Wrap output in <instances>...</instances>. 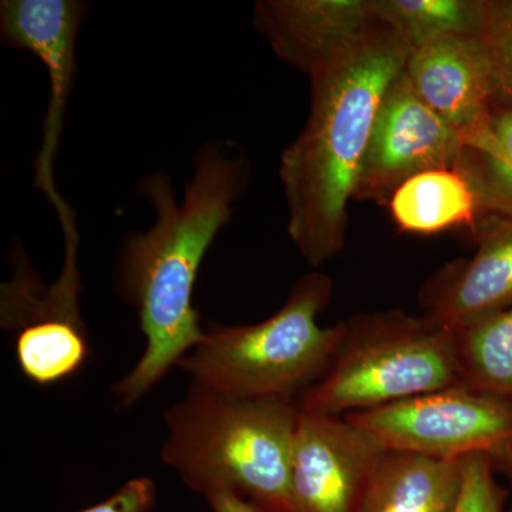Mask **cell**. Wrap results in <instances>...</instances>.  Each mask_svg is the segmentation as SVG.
Here are the masks:
<instances>
[{"mask_svg":"<svg viewBox=\"0 0 512 512\" xmlns=\"http://www.w3.org/2000/svg\"><path fill=\"white\" fill-rule=\"evenodd\" d=\"M232 150L227 143L201 148L181 202L175 201L165 174L148 175L141 184L144 197L156 208V224L144 234L128 235L114 286L136 309L146 349L136 366L114 384L120 409L140 402L204 338L200 315L192 305L195 281L202 259L231 221L234 202L249 180L248 158Z\"/></svg>","mask_w":512,"mask_h":512,"instance_id":"1","label":"cell"},{"mask_svg":"<svg viewBox=\"0 0 512 512\" xmlns=\"http://www.w3.org/2000/svg\"><path fill=\"white\" fill-rule=\"evenodd\" d=\"M413 47L382 18L309 76L311 111L281 157L288 234L309 265L346 244L348 204L386 90Z\"/></svg>","mask_w":512,"mask_h":512,"instance_id":"2","label":"cell"},{"mask_svg":"<svg viewBox=\"0 0 512 512\" xmlns=\"http://www.w3.org/2000/svg\"><path fill=\"white\" fill-rule=\"evenodd\" d=\"M299 417L295 399H245L191 383L164 414L161 458L205 498L231 495L256 512H291Z\"/></svg>","mask_w":512,"mask_h":512,"instance_id":"3","label":"cell"},{"mask_svg":"<svg viewBox=\"0 0 512 512\" xmlns=\"http://www.w3.org/2000/svg\"><path fill=\"white\" fill-rule=\"evenodd\" d=\"M332 296L329 276L311 272L278 312L254 325H212L181 360L191 383L245 399H295L329 369L346 323L320 325Z\"/></svg>","mask_w":512,"mask_h":512,"instance_id":"4","label":"cell"},{"mask_svg":"<svg viewBox=\"0 0 512 512\" xmlns=\"http://www.w3.org/2000/svg\"><path fill=\"white\" fill-rule=\"evenodd\" d=\"M345 323L329 369L299 400L302 410L346 416L460 387L453 330L399 311Z\"/></svg>","mask_w":512,"mask_h":512,"instance_id":"5","label":"cell"},{"mask_svg":"<svg viewBox=\"0 0 512 512\" xmlns=\"http://www.w3.org/2000/svg\"><path fill=\"white\" fill-rule=\"evenodd\" d=\"M346 419L386 450L457 461L471 454L512 460V402L453 387Z\"/></svg>","mask_w":512,"mask_h":512,"instance_id":"6","label":"cell"},{"mask_svg":"<svg viewBox=\"0 0 512 512\" xmlns=\"http://www.w3.org/2000/svg\"><path fill=\"white\" fill-rule=\"evenodd\" d=\"M464 150L461 134L424 103L403 70L377 110L352 200L389 204L414 175L458 168Z\"/></svg>","mask_w":512,"mask_h":512,"instance_id":"7","label":"cell"},{"mask_svg":"<svg viewBox=\"0 0 512 512\" xmlns=\"http://www.w3.org/2000/svg\"><path fill=\"white\" fill-rule=\"evenodd\" d=\"M384 450L346 417L301 409L291 463V512H357Z\"/></svg>","mask_w":512,"mask_h":512,"instance_id":"8","label":"cell"},{"mask_svg":"<svg viewBox=\"0 0 512 512\" xmlns=\"http://www.w3.org/2000/svg\"><path fill=\"white\" fill-rule=\"evenodd\" d=\"M404 72L424 103L461 134L466 148L490 134L493 82L480 36L441 37L417 47Z\"/></svg>","mask_w":512,"mask_h":512,"instance_id":"9","label":"cell"},{"mask_svg":"<svg viewBox=\"0 0 512 512\" xmlns=\"http://www.w3.org/2000/svg\"><path fill=\"white\" fill-rule=\"evenodd\" d=\"M470 259L444 266L421 289L424 316L461 330L512 308V218L487 215Z\"/></svg>","mask_w":512,"mask_h":512,"instance_id":"10","label":"cell"},{"mask_svg":"<svg viewBox=\"0 0 512 512\" xmlns=\"http://www.w3.org/2000/svg\"><path fill=\"white\" fill-rule=\"evenodd\" d=\"M377 19L376 0H261L254 28L276 56L309 77Z\"/></svg>","mask_w":512,"mask_h":512,"instance_id":"11","label":"cell"},{"mask_svg":"<svg viewBox=\"0 0 512 512\" xmlns=\"http://www.w3.org/2000/svg\"><path fill=\"white\" fill-rule=\"evenodd\" d=\"M86 3L76 0H3L0 35L3 45L29 50L50 77V104L39 157L53 161L62 134L64 110L76 76V39Z\"/></svg>","mask_w":512,"mask_h":512,"instance_id":"12","label":"cell"},{"mask_svg":"<svg viewBox=\"0 0 512 512\" xmlns=\"http://www.w3.org/2000/svg\"><path fill=\"white\" fill-rule=\"evenodd\" d=\"M460 487V460L384 450L357 512H453Z\"/></svg>","mask_w":512,"mask_h":512,"instance_id":"13","label":"cell"},{"mask_svg":"<svg viewBox=\"0 0 512 512\" xmlns=\"http://www.w3.org/2000/svg\"><path fill=\"white\" fill-rule=\"evenodd\" d=\"M394 224L417 235L439 234L467 227L476 234L487 217L476 188L457 168H440L414 175L389 201Z\"/></svg>","mask_w":512,"mask_h":512,"instance_id":"14","label":"cell"},{"mask_svg":"<svg viewBox=\"0 0 512 512\" xmlns=\"http://www.w3.org/2000/svg\"><path fill=\"white\" fill-rule=\"evenodd\" d=\"M460 387L512 402V308L457 330Z\"/></svg>","mask_w":512,"mask_h":512,"instance_id":"15","label":"cell"},{"mask_svg":"<svg viewBox=\"0 0 512 512\" xmlns=\"http://www.w3.org/2000/svg\"><path fill=\"white\" fill-rule=\"evenodd\" d=\"M457 170L476 188L487 215L512 218V107L491 104V131L466 148Z\"/></svg>","mask_w":512,"mask_h":512,"instance_id":"16","label":"cell"},{"mask_svg":"<svg viewBox=\"0 0 512 512\" xmlns=\"http://www.w3.org/2000/svg\"><path fill=\"white\" fill-rule=\"evenodd\" d=\"M16 359L30 382L47 386L83 369L90 346L84 323L28 326L15 333Z\"/></svg>","mask_w":512,"mask_h":512,"instance_id":"17","label":"cell"},{"mask_svg":"<svg viewBox=\"0 0 512 512\" xmlns=\"http://www.w3.org/2000/svg\"><path fill=\"white\" fill-rule=\"evenodd\" d=\"M376 6L413 49L441 37L480 33L481 0H376Z\"/></svg>","mask_w":512,"mask_h":512,"instance_id":"18","label":"cell"},{"mask_svg":"<svg viewBox=\"0 0 512 512\" xmlns=\"http://www.w3.org/2000/svg\"><path fill=\"white\" fill-rule=\"evenodd\" d=\"M478 36L490 64L491 104L512 107V0H481Z\"/></svg>","mask_w":512,"mask_h":512,"instance_id":"19","label":"cell"},{"mask_svg":"<svg viewBox=\"0 0 512 512\" xmlns=\"http://www.w3.org/2000/svg\"><path fill=\"white\" fill-rule=\"evenodd\" d=\"M493 463L487 454L461 458V487L453 512H501L503 493L495 483Z\"/></svg>","mask_w":512,"mask_h":512,"instance_id":"20","label":"cell"},{"mask_svg":"<svg viewBox=\"0 0 512 512\" xmlns=\"http://www.w3.org/2000/svg\"><path fill=\"white\" fill-rule=\"evenodd\" d=\"M156 501V483L151 478L137 477L101 503L76 512H153Z\"/></svg>","mask_w":512,"mask_h":512,"instance_id":"21","label":"cell"},{"mask_svg":"<svg viewBox=\"0 0 512 512\" xmlns=\"http://www.w3.org/2000/svg\"><path fill=\"white\" fill-rule=\"evenodd\" d=\"M207 501L212 512H256L251 504L231 495H212Z\"/></svg>","mask_w":512,"mask_h":512,"instance_id":"22","label":"cell"},{"mask_svg":"<svg viewBox=\"0 0 512 512\" xmlns=\"http://www.w3.org/2000/svg\"><path fill=\"white\" fill-rule=\"evenodd\" d=\"M512 512V511H511Z\"/></svg>","mask_w":512,"mask_h":512,"instance_id":"23","label":"cell"}]
</instances>
